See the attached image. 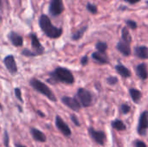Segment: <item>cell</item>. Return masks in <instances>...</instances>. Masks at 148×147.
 <instances>
[{"label": "cell", "instance_id": "obj_1", "mask_svg": "<svg viewBox=\"0 0 148 147\" xmlns=\"http://www.w3.org/2000/svg\"><path fill=\"white\" fill-rule=\"evenodd\" d=\"M39 26L41 30L49 38L52 39H56V38H59L63 30L62 28H57L56 26H54L49 19V17L47 15H41L40 18H39Z\"/></svg>", "mask_w": 148, "mask_h": 147}, {"label": "cell", "instance_id": "obj_2", "mask_svg": "<svg viewBox=\"0 0 148 147\" xmlns=\"http://www.w3.org/2000/svg\"><path fill=\"white\" fill-rule=\"evenodd\" d=\"M50 79L49 82L56 83V82H62L66 84H73L75 82V77L72 74V72L62 67L56 68L53 72L49 73Z\"/></svg>", "mask_w": 148, "mask_h": 147}, {"label": "cell", "instance_id": "obj_3", "mask_svg": "<svg viewBox=\"0 0 148 147\" xmlns=\"http://www.w3.org/2000/svg\"><path fill=\"white\" fill-rule=\"evenodd\" d=\"M29 85L38 93L42 94V95H44L45 97H47L49 101L56 102V97L54 94V93L51 91V89L43 82H42L41 81H39L36 78H32L29 81Z\"/></svg>", "mask_w": 148, "mask_h": 147}, {"label": "cell", "instance_id": "obj_4", "mask_svg": "<svg viewBox=\"0 0 148 147\" xmlns=\"http://www.w3.org/2000/svg\"><path fill=\"white\" fill-rule=\"evenodd\" d=\"M75 98L83 107H88L94 103V94L86 88H79Z\"/></svg>", "mask_w": 148, "mask_h": 147}, {"label": "cell", "instance_id": "obj_5", "mask_svg": "<svg viewBox=\"0 0 148 147\" xmlns=\"http://www.w3.org/2000/svg\"><path fill=\"white\" fill-rule=\"evenodd\" d=\"M88 134L91 139L98 145L104 146L107 141V135L103 131H96L93 127L88 128Z\"/></svg>", "mask_w": 148, "mask_h": 147}, {"label": "cell", "instance_id": "obj_6", "mask_svg": "<svg viewBox=\"0 0 148 147\" xmlns=\"http://www.w3.org/2000/svg\"><path fill=\"white\" fill-rule=\"evenodd\" d=\"M148 129V111H144L141 113L140 119H139V123H138V127H137V132L140 135L145 136L147 134Z\"/></svg>", "mask_w": 148, "mask_h": 147}, {"label": "cell", "instance_id": "obj_7", "mask_svg": "<svg viewBox=\"0 0 148 147\" xmlns=\"http://www.w3.org/2000/svg\"><path fill=\"white\" fill-rule=\"evenodd\" d=\"M64 10L62 0H51L49 6V12L51 16H56L61 15Z\"/></svg>", "mask_w": 148, "mask_h": 147}, {"label": "cell", "instance_id": "obj_8", "mask_svg": "<svg viewBox=\"0 0 148 147\" xmlns=\"http://www.w3.org/2000/svg\"><path fill=\"white\" fill-rule=\"evenodd\" d=\"M55 123H56V128L66 137V138H69L72 134L71 129L69 128V126L67 125V123L59 116H56V120H55Z\"/></svg>", "mask_w": 148, "mask_h": 147}, {"label": "cell", "instance_id": "obj_9", "mask_svg": "<svg viewBox=\"0 0 148 147\" xmlns=\"http://www.w3.org/2000/svg\"><path fill=\"white\" fill-rule=\"evenodd\" d=\"M61 101L66 107H68L69 108H70L71 110H73L75 112L80 111V109L82 107V105L80 104L79 101L76 98L69 97V96H63L61 99Z\"/></svg>", "mask_w": 148, "mask_h": 147}, {"label": "cell", "instance_id": "obj_10", "mask_svg": "<svg viewBox=\"0 0 148 147\" xmlns=\"http://www.w3.org/2000/svg\"><path fill=\"white\" fill-rule=\"evenodd\" d=\"M29 37H30V40H31V47H32L33 52L36 55H40L43 54L44 53V48L40 43L39 39L37 38L36 35L35 33H30Z\"/></svg>", "mask_w": 148, "mask_h": 147}, {"label": "cell", "instance_id": "obj_11", "mask_svg": "<svg viewBox=\"0 0 148 147\" xmlns=\"http://www.w3.org/2000/svg\"><path fill=\"white\" fill-rule=\"evenodd\" d=\"M3 63L5 68H7V70L11 74V75H15L17 72V66L16 63V60L14 58V56L12 55H9L7 56H5V58L3 59Z\"/></svg>", "mask_w": 148, "mask_h": 147}, {"label": "cell", "instance_id": "obj_12", "mask_svg": "<svg viewBox=\"0 0 148 147\" xmlns=\"http://www.w3.org/2000/svg\"><path fill=\"white\" fill-rule=\"evenodd\" d=\"M135 73L140 80L146 81L148 78V68L147 63L142 62L135 66Z\"/></svg>", "mask_w": 148, "mask_h": 147}, {"label": "cell", "instance_id": "obj_13", "mask_svg": "<svg viewBox=\"0 0 148 147\" xmlns=\"http://www.w3.org/2000/svg\"><path fill=\"white\" fill-rule=\"evenodd\" d=\"M116 49L124 56H129L132 54V49H131L130 44L127 43V42H124V41H122V40H121L117 43Z\"/></svg>", "mask_w": 148, "mask_h": 147}, {"label": "cell", "instance_id": "obj_14", "mask_svg": "<svg viewBox=\"0 0 148 147\" xmlns=\"http://www.w3.org/2000/svg\"><path fill=\"white\" fill-rule=\"evenodd\" d=\"M8 39L10 40L11 44L15 47H21L23 42V36L14 31H11L8 34Z\"/></svg>", "mask_w": 148, "mask_h": 147}, {"label": "cell", "instance_id": "obj_15", "mask_svg": "<svg viewBox=\"0 0 148 147\" xmlns=\"http://www.w3.org/2000/svg\"><path fill=\"white\" fill-rule=\"evenodd\" d=\"M91 56H92V59L95 62H96L98 64L104 65V64H108L109 62L108 57V55H107L106 53H102V52L96 51V52H94Z\"/></svg>", "mask_w": 148, "mask_h": 147}, {"label": "cell", "instance_id": "obj_16", "mask_svg": "<svg viewBox=\"0 0 148 147\" xmlns=\"http://www.w3.org/2000/svg\"><path fill=\"white\" fill-rule=\"evenodd\" d=\"M134 55L141 60H147L148 59V47L145 45L137 46L134 48Z\"/></svg>", "mask_w": 148, "mask_h": 147}, {"label": "cell", "instance_id": "obj_17", "mask_svg": "<svg viewBox=\"0 0 148 147\" xmlns=\"http://www.w3.org/2000/svg\"><path fill=\"white\" fill-rule=\"evenodd\" d=\"M30 133H31V136L34 139V140L36 141V142L44 143L47 140L46 135L42 131L38 130L37 128H31L30 129Z\"/></svg>", "mask_w": 148, "mask_h": 147}, {"label": "cell", "instance_id": "obj_18", "mask_svg": "<svg viewBox=\"0 0 148 147\" xmlns=\"http://www.w3.org/2000/svg\"><path fill=\"white\" fill-rule=\"evenodd\" d=\"M116 72L121 76L123 77L124 79H127V78H130L132 76V72L129 68H127L126 66L122 65V64H117L115 65L114 67Z\"/></svg>", "mask_w": 148, "mask_h": 147}, {"label": "cell", "instance_id": "obj_19", "mask_svg": "<svg viewBox=\"0 0 148 147\" xmlns=\"http://www.w3.org/2000/svg\"><path fill=\"white\" fill-rule=\"evenodd\" d=\"M129 94L134 103H139L142 98V93L137 88H130Z\"/></svg>", "mask_w": 148, "mask_h": 147}, {"label": "cell", "instance_id": "obj_20", "mask_svg": "<svg viewBox=\"0 0 148 147\" xmlns=\"http://www.w3.org/2000/svg\"><path fill=\"white\" fill-rule=\"evenodd\" d=\"M87 29H88V25H85V26H83V27L78 29L77 30H75V31L72 34V40H74V41H78V40H80V39L83 36V35L85 34V32L87 31Z\"/></svg>", "mask_w": 148, "mask_h": 147}, {"label": "cell", "instance_id": "obj_21", "mask_svg": "<svg viewBox=\"0 0 148 147\" xmlns=\"http://www.w3.org/2000/svg\"><path fill=\"white\" fill-rule=\"evenodd\" d=\"M111 126L114 129L117 131H125L127 129V126L121 120H114L111 122Z\"/></svg>", "mask_w": 148, "mask_h": 147}, {"label": "cell", "instance_id": "obj_22", "mask_svg": "<svg viewBox=\"0 0 148 147\" xmlns=\"http://www.w3.org/2000/svg\"><path fill=\"white\" fill-rule=\"evenodd\" d=\"M121 40L129 44H131L132 42V36L127 27H124L121 29Z\"/></svg>", "mask_w": 148, "mask_h": 147}, {"label": "cell", "instance_id": "obj_23", "mask_svg": "<svg viewBox=\"0 0 148 147\" xmlns=\"http://www.w3.org/2000/svg\"><path fill=\"white\" fill-rule=\"evenodd\" d=\"M95 48L97 49V51L99 52H102V53H106L107 52V49L108 48V45L106 42H98L96 44H95Z\"/></svg>", "mask_w": 148, "mask_h": 147}, {"label": "cell", "instance_id": "obj_24", "mask_svg": "<svg viewBox=\"0 0 148 147\" xmlns=\"http://www.w3.org/2000/svg\"><path fill=\"white\" fill-rule=\"evenodd\" d=\"M86 9L88 12H90L91 14L93 15H95L98 13V8L95 4L94 3H88L87 5H86Z\"/></svg>", "mask_w": 148, "mask_h": 147}, {"label": "cell", "instance_id": "obj_25", "mask_svg": "<svg viewBox=\"0 0 148 147\" xmlns=\"http://www.w3.org/2000/svg\"><path fill=\"white\" fill-rule=\"evenodd\" d=\"M120 109H121V112L122 114H127L131 111V107L127 103H123V104L121 105Z\"/></svg>", "mask_w": 148, "mask_h": 147}, {"label": "cell", "instance_id": "obj_26", "mask_svg": "<svg viewBox=\"0 0 148 147\" xmlns=\"http://www.w3.org/2000/svg\"><path fill=\"white\" fill-rule=\"evenodd\" d=\"M118 81H119L118 78H117L116 76H114V75H110V76H108V77L107 78V82H108V84L110 85V86H114V85H116V84L118 83Z\"/></svg>", "mask_w": 148, "mask_h": 147}, {"label": "cell", "instance_id": "obj_27", "mask_svg": "<svg viewBox=\"0 0 148 147\" xmlns=\"http://www.w3.org/2000/svg\"><path fill=\"white\" fill-rule=\"evenodd\" d=\"M126 24H127V27L131 29H136L138 28V24L134 20H131V19H128L126 21Z\"/></svg>", "mask_w": 148, "mask_h": 147}, {"label": "cell", "instance_id": "obj_28", "mask_svg": "<svg viewBox=\"0 0 148 147\" xmlns=\"http://www.w3.org/2000/svg\"><path fill=\"white\" fill-rule=\"evenodd\" d=\"M21 54H22L23 55H24V56H29V57L36 56V55L33 51H31L30 49H23L22 52H21Z\"/></svg>", "mask_w": 148, "mask_h": 147}, {"label": "cell", "instance_id": "obj_29", "mask_svg": "<svg viewBox=\"0 0 148 147\" xmlns=\"http://www.w3.org/2000/svg\"><path fill=\"white\" fill-rule=\"evenodd\" d=\"M14 91H15V95H16V99H17L19 101L23 102V98H22V92H21V89L18 88H16Z\"/></svg>", "mask_w": 148, "mask_h": 147}, {"label": "cell", "instance_id": "obj_30", "mask_svg": "<svg viewBox=\"0 0 148 147\" xmlns=\"http://www.w3.org/2000/svg\"><path fill=\"white\" fill-rule=\"evenodd\" d=\"M134 146L135 147H147L146 143L140 139H136L134 142Z\"/></svg>", "mask_w": 148, "mask_h": 147}, {"label": "cell", "instance_id": "obj_31", "mask_svg": "<svg viewBox=\"0 0 148 147\" xmlns=\"http://www.w3.org/2000/svg\"><path fill=\"white\" fill-rule=\"evenodd\" d=\"M70 119H71L72 122H73L76 126H81V123H80V121H79L78 118L76 117V115H75V114H71V115H70Z\"/></svg>", "mask_w": 148, "mask_h": 147}, {"label": "cell", "instance_id": "obj_32", "mask_svg": "<svg viewBox=\"0 0 148 147\" xmlns=\"http://www.w3.org/2000/svg\"><path fill=\"white\" fill-rule=\"evenodd\" d=\"M9 142H10V138H9V133L7 131L4 132V135H3V143H4V146H9Z\"/></svg>", "mask_w": 148, "mask_h": 147}, {"label": "cell", "instance_id": "obj_33", "mask_svg": "<svg viewBox=\"0 0 148 147\" xmlns=\"http://www.w3.org/2000/svg\"><path fill=\"white\" fill-rule=\"evenodd\" d=\"M88 62V55H84L82 59H81V64L82 66H86Z\"/></svg>", "mask_w": 148, "mask_h": 147}, {"label": "cell", "instance_id": "obj_34", "mask_svg": "<svg viewBox=\"0 0 148 147\" xmlns=\"http://www.w3.org/2000/svg\"><path fill=\"white\" fill-rule=\"evenodd\" d=\"M126 3H130V4H135V3H140L141 0H124Z\"/></svg>", "mask_w": 148, "mask_h": 147}, {"label": "cell", "instance_id": "obj_35", "mask_svg": "<svg viewBox=\"0 0 148 147\" xmlns=\"http://www.w3.org/2000/svg\"><path fill=\"white\" fill-rule=\"evenodd\" d=\"M36 113H37V114H38L40 117H42V118H43V117H45V114H44L43 113H42L41 111H36Z\"/></svg>", "mask_w": 148, "mask_h": 147}, {"label": "cell", "instance_id": "obj_36", "mask_svg": "<svg viewBox=\"0 0 148 147\" xmlns=\"http://www.w3.org/2000/svg\"><path fill=\"white\" fill-rule=\"evenodd\" d=\"M15 147H26V146H23V145H21V144L16 143V144H15Z\"/></svg>", "mask_w": 148, "mask_h": 147}, {"label": "cell", "instance_id": "obj_37", "mask_svg": "<svg viewBox=\"0 0 148 147\" xmlns=\"http://www.w3.org/2000/svg\"><path fill=\"white\" fill-rule=\"evenodd\" d=\"M146 3H147V4L148 5V0H147V1H146Z\"/></svg>", "mask_w": 148, "mask_h": 147}, {"label": "cell", "instance_id": "obj_38", "mask_svg": "<svg viewBox=\"0 0 148 147\" xmlns=\"http://www.w3.org/2000/svg\"><path fill=\"white\" fill-rule=\"evenodd\" d=\"M0 130H1V127H0Z\"/></svg>", "mask_w": 148, "mask_h": 147}]
</instances>
